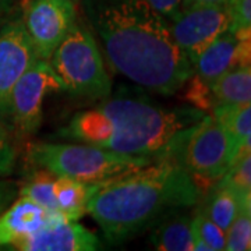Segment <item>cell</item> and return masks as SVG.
Wrapping results in <instances>:
<instances>
[{
    "instance_id": "obj_1",
    "label": "cell",
    "mask_w": 251,
    "mask_h": 251,
    "mask_svg": "<svg viewBox=\"0 0 251 251\" xmlns=\"http://www.w3.org/2000/svg\"><path fill=\"white\" fill-rule=\"evenodd\" d=\"M84 9L110 67L126 78L168 97L194 74L168 20L147 0H84Z\"/></svg>"
},
{
    "instance_id": "obj_2",
    "label": "cell",
    "mask_w": 251,
    "mask_h": 251,
    "mask_svg": "<svg viewBox=\"0 0 251 251\" xmlns=\"http://www.w3.org/2000/svg\"><path fill=\"white\" fill-rule=\"evenodd\" d=\"M196 179L173 161L153 162L141 169L92 186L87 212L110 244L123 243L152 227L162 218L196 205Z\"/></svg>"
},
{
    "instance_id": "obj_3",
    "label": "cell",
    "mask_w": 251,
    "mask_h": 251,
    "mask_svg": "<svg viewBox=\"0 0 251 251\" xmlns=\"http://www.w3.org/2000/svg\"><path fill=\"white\" fill-rule=\"evenodd\" d=\"M204 116L205 112L197 108H168L134 92H117L98 106L77 113L60 135L161 162L177 135Z\"/></svg>"
},
{
    "instance_id": "obj_4",
    "label": "cell",
    "mask_w": 251,
    "mask_h": 251,
    "mask_svg": "<svg viewBox=\"0 0 251 251\" xmlns=\"http://www.w3.org/2000/svg\"><path fill=\"white\" fill-rule=\"evenodd\" d=\"M28 158L38 168H44L56 176L87 184L103 183L153 163L150 158L119 153L84 143L31 144Z\"/></svg>"
},
{
    "instance_id": "obj_5",
    "label": "cell",
    "mask_w": 251,
    "mask_h": 251,
    "mask_svg": "<svg viewBox=\"0 0 251 251\" xmlns=\"http://www.w3.org/2000/svg\"><path fill=\"white\" fill-rule=\"evenodd\" d=\"M48 62L73 95L94 99L110 95L112 82L98 44L85 25L75 21Z\"/></svg>"
},
{
    "instance_id": "obj_6",
    "label": "cell",
    "mask_w": 251,
    "mask_h": 251,
    "mask_svg": "<svg viewBox=\"0 0 251 251\" xmlns=\"http://www.w3.org/2000/svg\"><path fill=\"white\" fill-rule=\"evenodd\" d=\"M237 153L224 126L212 115H205L177 135L165 161L176 162L193 177L212 180L224 176Z\"/></svg>"
},
{
    "instance_id": "obj_7",
    "label": "cell",
    "mask_w": 251,
    "mask_h": 251,
    "mask_svg": "<svg viewBox=\"0 0 251 251\" xmlns=\"http://www.w3.org/2000/svg\"><path fill=\"white\" fill-rule=\"evenodd\" d=\"M66 87L48 60L36 59L11 91L9 126L25 137L35 133L42 122L44 100L52 92H64Z\"/></svg>"
},
{
    "instance_id": "obj_8",
    "label": "cell",
    "mask_w": 251,
    "mask_h": 251,
    "mask_svg": "<svg viewBox=\"0 0 251 251\" xmlns=\"http://www.w3.org/2000/svg\"><path fill=\"white\" fill-rule=\"evenodd\" d=\"M168 23L173 39L191 64L218 36L230 29L226 4H197L180 9Z\"/></svg>"
},
{
    "instance_id": "obj_9",
    "label": "cell",
    "mask_w": 251,
    "mask_h": 251,
    "mask_svg": "<svg viewBox=\"0 0 251 251\" xmlns=\"http://www.w3.org/2000/svg\"><path fill=\"white\" fill-rule=\"evenodd\" d=\"M23 21L38 57L48 60L75 23V3L73 0H31Z\"/></svg>"
},
{
    "instance_id": "obj_10",
    "label": "cell",
    "mask_w": 251,
    "mask_h": 251,
    "mask_svg": "<svg viewBox=\"0 0 251 251\" xmlns=\"http://www.w3.org/2000/svg\"><path fill=\"white\" fill-rule=\"evenodd\" d=\"M36 59L39 57L23 18H13L0 29V122L4 125L9 126L11 91Z\"/></svg>"
},
{
    "instance_id": "obj_11",
    "label": "cell",
    "mask_w": 251,
    "mask_h": 251,
    "mask_svg": "<svg viewBox=\"0 0 251 251\" xmlns=\"http://www.w3.org/2000/svg\"><path fill=\"white\" fill-rule=\"evenodd\" d=\"M251 29L226 31L198 56L194 74L208 84L237 66L250 64Z\"/></svg>"
},
{
    "instance_id": "obj_12",
    "label": "cell",
    "mask_w": 251,
    "mask_h": 251,
    "mask_svg": "<svg viewBox=\"0 0 251 251\" xmlns=\"http://www.w3.org/2000/svg\"><path fill=\"white\" fill-rule=\"evenodd\" d=\"M69 221L60 212L49 211L25 197L14 200L0 214V247L11 246L50 225Z\"/></svg>"
},
{
    "instance_id": "obj_13",
    "label": "cell",
    "mask_w": 251,
    "mask_h": 251,
    "mask_svg": "<svg viewBox=\"0 0 251 251\" xmlns=\"http://www.w3.org/2000/svg\"><path fill=\"white\" fill-rule=\"evenodd\" d=\"M13 249L21 251H95L100 242L90 229L77 221H62L41 229L17 243Z\"/></svg>"
},
{
    "instance_id": "obj_14",
    "label": "cell",
    "mask_w": 251,
    "mask_h": 251,
    "mask_svg": "<svg viewBox=\"0 0 251 251\" xmlns=\"http://www.w3.org/2000/svg\"><path fill=\"white\" fill-rule=\"evenodd\" d=\"M172 212L152 226L151 243L161 251H196L191 218L186 214Z\"/></svg>"
},
{
    "instance_id": "obj_15",
    "label": "cell",
    "mask_w": 251,
    "mask_h": 251,
    "mask_svg": "<svg viewBox=\"0 0 251 251\" xmlns=\"http://www.w3.org/2000/svg\"><path fill=\"white\" fill-rule=\"evenodd\" d=\"M212 116L230 135L237 152L251 150V102L219 103L212 110Z\"/></svg>"
},
{
    "instance_id": "obj_16",
    "label": "cell",
    "mask_w": 251,
    "mask_h": 251,
    "mask_svg": "<svg viewBox=\"0 0 251 251\" xmlns=\"http://www.w3.org/2000/svg\"><path fill=\"white\" fill-rule=\"evenodd\" d=\"M94 184H87L69 177L56 176L53 197L59 212L69 221H78L87 214V204Z\"/></svg>"
},
{
    "instance_id": "obj_17",
    "label": "cell",
    "mask_w": 251,
    "mask_h": 251,
    "mask_svg": "<svg viewBox=\"0 0 251 251\" xmlns=\"http://www.w3.org/2000/svg\"><path fill=\"white\" fill-rule=\"evenodd\" d=\"M214 98L219 103H250L251 69L250 64L237 66L224 73L211 82ZM216 105V106H218Z\"/></svg>"
},
{
    "instance_id": "obj_18",
    "label": "cell",
    "mask_w": 251,
    "mask_h": 251,
    "mask_svg": "<svg viewBox=\"0 0 251 251\" xmlns=\"http://www.w3.org/2000/svg\"><path fill=\"white\" fill-rule=\"evenodd\" d=\"M243 205H251V200L242 198L233 190L216 184L205 200L201 212L226 232Z\"/></svg>"
},
{
    "instance_id": "obj_19",
    "label": "cell",
    "mask_w": 251,
    "mask_h": 251,
    "mask_svg": "<svg viewBox=\"0 0 251 251\" xmlns=\"http://www.w3.org/2000/svg\"><path fill=\"white\" fill-rule=\"evenodd\" d=\"M56 175L46 171L44 168H38L25 181V184L18 188V196L25 197L44 206L49 211L59 212L57 204L53 197V183Z\"/></svg>"
},
{
    "instance_id": "obj_20",
    "label": "cell",
    "mask_w": 251,
    "mask_h": 251,
    "mask_svg": "<svg viewBox=\"0 0 251 251\" xmlns=\"http://www.w3.org/2000/svg\"><path fill=\"white\" fill-rule=\"evenodd\" d=\"M218 184L233 190L242 198L251 200V150L237 153Z\"/></svg>"
},
{
    "instance_id": "obj_21",
    "label": "cell",
    "mask_w": 251,
    "mask_h": 251,
    "mask_svg": "<svg viewBox=\"0 0 251 251\" xmlns=\"http://www.w3.org/2000/svg\"><path fill=\"white\" fill-rule=\"evenodd\" d=\"M196 239V251H222L226 246V232L201 211L191 219Z\"/></svg>"
},
{
    "instance_id": "obj_22",
    "label": "cell",
    "mask_w": 251,
    "mask_h": 251,
    "mask_svg": "<svg viewBox=\"0 0 251 251\" xmlns=\"http://www.w3.org/2000/svg\"><path fill=\"white\" fill-rule=\"evenodd\" d=\"M251 249V205H243L226 230L227 251H247Z\"/></svg>"
},
{
    "instance_id": "obj_23",
    "label": "cell",
    "mask_w": 251,
    "mask_h": 251,
    "mask_svg": "<svg viewBox=\"0 0 251 251\" xmlns=\"http://www.w3.org/2000/svg\"><path fill=\"white\" fill-rule=\"evenodd\" d=\"M188 84V90L186 92V98L194 103V106L202 112H212L218 102L214 98L211 90V84L202 81L198 75L193 74L191 78L186 82Z\"/></svg>"
},
{
    "instance_id": "obj_24",
    "label": "cell",
    "mask_w": 251,
    "mask_h": 251,
    "mask_svg": "<svg viewBox=\"0 0 251 251\" xmlns=\"http://www.w3.org/2000/svg\"><path fill=\"white\" fill-rule=\"evenodd\" d=\"M17 153L11 141L10 127L0 122V177H6L16 168Z\"/></svg>"
},
{
    "instance_id": "obj_25",
    "label": "cell",
    "mask_w": 251,
    "mask_h": 251,
    "mask_svg": "<svg viewBox=\"0 0 251 251\" xmlns=\"http://www.w3.org/2000/svg\"><path fill=\"white\" fill-rule=\"evenodd\" d=\"M230 31L251 29V0H226Z\"/></svg>"
},
{
    "instance_id": "obj_26",
    "label": "cell",
    "mask_w": 251,
    "mask_h": 251,
    "mask_svg": "<svg viewBox=\"0 0 251 251\" xmlns=\"http://www.w3.org/2000/svg\"><path fill=\"white\" fill-rule=\"evenodd\" d=\"M147 3L168 21L179 13L181 6V0H147Z\"/></svg>"
},
{
    "instance_id": "obj_27",
    "label": "cell",
    "mask_w": 251,
    "mask_h": 251,
    "mask_svg": "<svg viewBox=\"0 0 251 251\" xmlns=\"http://www.w3.org/2000/svg\"><path fill=\"white\" fill-rule=\"evenodd\" d=\"M18 187L10 180H0V214L17 198Z\"/></svg>"
},
{
    "instance_id": "obj_28",
    "label": "cell",
    "mask_w": 251,
    "mask_h": 251,
    "mask_svg": "<svg viewBox=\"0 0 251 251\" xmlns=\"http://www.w3.org/2000/svg\"><path fill=\"white\" fill-rule=\"evenodd\" d=\"M20 6L21 0H0V29L13 18L20 17L17 13Z\"/></svg>"
},
{
    "instance_id": "obj_29",
    "label": "cell",
    "mask_w": 251,
    "mask_h": 251,
    "mask_svg": "<svg viewBox=\"0 0 251 251\" xmlns=\"http://www.w3.org/2000/svg\"><path fill=\"white\" fill-rule=\"evenodd\" d=\"M197 4H226V0H181L180 9H187Z\"/></svg>"
},
{
    "instance_id": "obj_30",
    "label": "cell",
    "mask_w": 251,
    "mask_h": 251,
    "mask_svg": "<svg viewBox=\"0 0 251 251\" xmlns=\"http://www.w3.org/2000/svg\"><path fill=\"white\" fill-rule=\"evenodd\" d=\"M73 1H74V3H77V1H80V0H73Z\"/></svg>"
}]
</instances>
